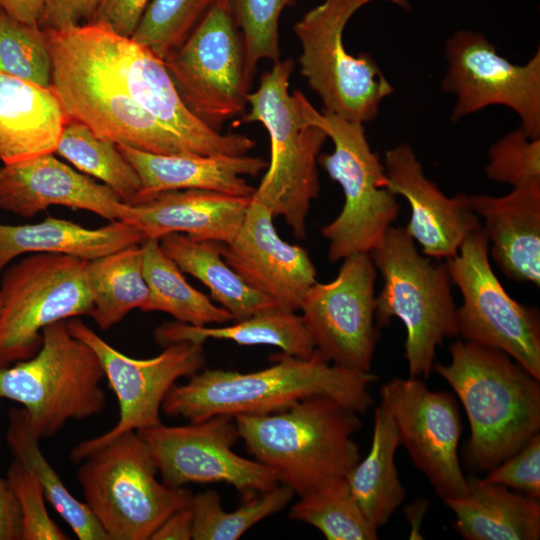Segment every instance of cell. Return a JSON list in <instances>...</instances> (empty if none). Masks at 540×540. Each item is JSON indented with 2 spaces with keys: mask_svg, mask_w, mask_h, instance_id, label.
I'll use <instances>...</instances> for the list:
<instances>
[{
  "mask_svg": "<svg viewBox=\"0 0 540 540\" xmlns=\"http://www.w3.org/2000/svg\"><path fill=\"white\" fill-rule=\"evenodd\" d=\"M55 153L78 171L103 182L124 203L139 202L141 180L135 168L116 143L97 136L82 122L68 117Z\"/></svg>",
  "mask_w": 540,
  "mask_h": 540,
  "instance_id": "obj_35",
  "label": "cell"
},
{
  "mask_svg": "<svg viewBox=\"0 0 540 540\" xmlns=\"http://www.w3.org/2000/svg\"><path fill=\"white\" fill-rule=\"evenodd\" d=\"M118 148L140 177L138 203L162 192L187 189L251 197L255 188L244 176H257L268 166L262 157L246 154L160 155L125 145H118Z\"/></svg>",
  "mask_w": 540,
  "mask_h": 540,
  "instance_id": "obj_25",
  "label": "cell"
},
{
  "mask_svg": "<svg viewBox=\"0 0 540 540\" xmlns=\"http://www.w3.org/2000/svg\"><path fill=\"white\" fill-rule=\"evenodd\" d=\"M128 205L103 183L45 153L0 167V209L31 218L51 206L95 213L124 221Z\"/></svg>",
  "mask_w": 540,
  "mask_h": 540,
  "instance_id": "obj_22",
  "label": "cell"
},
{
  "mask_svg": "<svg viewBox=\"0 0 540 540\" xmlns=\"http://www.w3.org/2000/svg\"><path fill=\"white\" fill-rule=\"evenodd\" d=\"M99 0H45L42 29H61L91 22Z\"/></svg>",
  "mask_w": 540,
  "mask_h": 540,
  "instance_id": "obj_45",
  "label": "cell"
},
{
  "mask_svg": "<svg viewBox=\"0 0 540 540\" xmlns=\"http://www.w3.org/2000/svg\"><path fill=\"white\" fill-rule=\"evenodd\" d=\"M464 495L443 499L455 516L453 528L465 540H538L540 499L467 478Z\"/></svg>",
  "mask_w": 540,
  "mask_h": 540,
  "instance_id": "obj_28",
  "label": "cell"
},
{
  "mask_svg": "<svg viewBox=\"0 0 540 540\" xmlns=\"http://www.w3.org/2000/svg\"><path fill=\"white\" fill-rule=\"evenodd\" d=\"M1 310H2V300H1V296H0V315H1Z\"/></svg>",
  "mask_w": 540,
  "mask_h": 540,
  "instance_id": "obj_50",
  "label": "cell"
},
{
  "mask_svg": "<svg viewBox=\"0 0 540 540\" xmlns=\"http://www.w3.org/2000/svg\"><path fill=\"white\" fill-rule=\"evenodd\" d=\"M400 446L395 422L380 404L374 409L369 453L346 475L350 491L367 519L377 529L385 525L406 499L395 464Z\"/></svg>",
  "mask_w": 540,
  "mask_h": 540,
  "instance_id": "obj_31",
  "label": "cell"
},
{
  "mask_svg": "<svg viewBox=\"0 0 540 540\" xmlns=\"http://www.w3.org/2000/svg\"><path fill=\"white\" fill-rule=\"evenodd\" d=\"M51 86L69 118L118 145L160 155L192 154L185 143L77 51L58 29H43Z\"/></svg>",
  "mask_w": 540,
  "mask_h": 540,
  "instance_id": "obj_12",
  "label": "cell"
},
{
  "mask_svg": "<svg viewBox=\"0 0 540 540\" xmlns=\"http://www.w3.org/2000/svg\"><path fill=\"white\" fill-rule=\"evenodd\" d=\"M491 256L510 279L540 286V184L503 196L470 195Z\"/></svg>",
  "mask_w": 540,
  "mask_h": 540,
  "instance_id": "obj_24",
  "label": "cell"
},
{
  "mask_svg": "<svg viewBox=\"0 0 540 540\" xmlns=\"http://www.w3.org/2000/svg\"><path fill=\"white\" fill-rule=\"evenodd\" d=\"M377 1L411 10L409 0H323L293 26L301 46L300 74L319 96L322 111L362 124L378 116L394 88L370 53L350 54L343 38L352 16Z\"/></svg>",
  "mask_w": 540,
  "mask_h": 540,
  "instance_id": "obj_10",
  "label": "cell"
},
{
  "mask_svg": "<svg viewBox=\"0 0 540 540\" xmlns=\"http://www.w3.org/2000/svg\"><path fill=\"white\" fill-rule=\"evenodd\" d=\"M486 176L516 187L540 184V139L529 137L521 128L508 132L488 150Z\"/></svg>",
  "mask_w": 540,
  "mask_h": 540,
  "instance_id": "obj_41",
  "label": "cell"
},
{
  "mask_svg": "<svg viewBox=\"0 0 540 540\" xmlns=\"http://www.w3.org/2000/svg\"><path fill=\"white\" fill-rule=\"evenodd\" d=\"M295 493L279 484L275 488L244 500L243 505L226 511L221 505L219 494L208 490L193 495L192 539L236 540L256 523L282 510Z\"/></svg>",
  "mask_w": 540,
  "mask_h": 540,
  "instance_id": "obj_37",
  "label": "cell"
},
{
  "mask_svg": "<svg viewBox=\"0 0 540 540\" xmlns=\"http://www.w3.org/2000/svg\"><path fill=\"white\" fill-rule=\"evenodd\" d=\"M274 364L248 373L204 369L182 385H173L161 411L169 417L197 422L214 415H263L287 409L313 396L331 398L365 413L374 403L372 372H360L329 362L315 349L307 358L276 354Z\"/></svg>",
  "mask_w": 540,
  "mask_h": 540,
  "instance_id": "obj_1",
  "label": "cell"
},
{
  "mask_svg": "<svg viewBox=\"0 0 540 540\" xmlns=\"http://www.w3.org/2000/svg\"><path fill=\"white\" fill-rule=\"evenodd\" d=\"M273 218L268 206L251 197L237 235L230 243L221 244V254L248 285L280 308L296 312L317 282V271L305 248L278 235Z\"/></svg>",
  "mask_w": 540,
  "mask_h": 540,
  "instance_id": "obj_20",
  "label": "cell"
},
{
  "mask_svg": "<svg viewBox=\"0 0 540 540\" xmlns=\"http://www.w3.org/2000/svg\"><path fill=\"white\" fill-rule=\"evenodd\" d=\"M192 528L193 513L189 505L172 513L153 533L150 540H190Z\"/></svg>",
  "mask_w": 540,
  "mask_h": 540,
  "instance_id": "obj_47",
  "label": "cell"
},
{
  "mask_svg": "<svg viewBox=\"0 0 540 540\" xmlns=\"http://www.w3.org/2000/svg\"><path fill=\"white\" fill-rule=\"evenodd\" d=\"M137 432L152 454L162 483L168 487L223 482L236 488L246 500L279 485L269 467L233 451L240 437L232 416L214 415L181 426L161 423Z\"/></svg>",
  "mask_w": 540,
  "mask_h": 540,
  "instance_id": "obj_17",
  "label": "cell"
},
{
  "mask_svg": "<svg viewBox=\"0 0 540 540\" xmlns=\"http://www.w3.org/2000/svg\"><path fill=\"white\" fill-rule=\"evenodd\" d=\"M154 337L163 347L180 341L203 344L208 339H216L244 346H275L283 353L301 358H307L315 351L302 316L280 307L258 312L228 326L208 327L178 321L166 322L155 329Z\"/></svg>",
  "mask_w": 540,
  "mask_h": 540,
  "instance_id": "obj_30",
  "label": "cell"
},
{
  "mask_svg": "<svg viewBox=\"0 0 540 540\" xmlns=\"http://www.w3.org/2000/svg\"><path fill=\"white\" fill-rule=\"evenodd\" d=\"M149 0H99L91 22L103 24L114 32L131 37Z\"/></svg>",
  "mask_w": 540,
  "mask_h": 540,
  "instance_id": "obj_44",
  "label": "cell"
},
{
  "mask_svg": "<svg viewBox=\"0 0 540 540\" xmlns=\"http://www.w3.org/2000/svg\"><path fill=\"white\" fill-rule=\"evenodd\" d=\"M105 377L94 350L74 337L67 320L42 330V344L31 358L0 368V398L20 403L39 440L56 435L69 420L103 411Z\"/></svg>",
  "mask_w": 540,
  "mask_h": 540,
  "instance_id": "obj_7",
  "label": "cell"
},
{
  "mask_svg": "<svg viewBox=\"0 0 540 540\" xmlns=\"http://www.w3.org/2000/svg\"><path fill=\"white\" fill-rule=\"evenodd\" d=\"M143 275L149 290L144 312H164L178 322L207 326L233 320L223 307L192 287L176 263L162 250L159 240L148 238L141 243Z\"/></svg>",
  "mask_w": 540,
  "mask_h": 540,
  "instance_id": "obj_33",
  "label": "cell"
},
{
  "mask_svg": "<svg viewBox=\"0 0 540 540\" xmlns=\"http://www.w3.org/2000/svg\"><path fill=\"white\" fill-rule=\"evenodd\" d=\"M86 263L66 254L34 253L5 268L0 277V368L35 355L46 326L91 315Z\"/></svg>",
  "mask_w": 540,
  "mask_h": 540,
  "instance_id": "obj_11",
  "label": "cell"
},
{
  "mask_svg": "<svg viewBox=\"0 0 540 540\" xmlns=\"http://www.w3.org/2000/svg\"><path fill=\"white\" fill-rule=\"evenodd\" d=\"M429 503L428 501L424 499H418L414 503H412L409 507L406 508V516L407 520L411 523V536H414L413 539L419 538L420 536L418 529L420 527L421 521L425 515V512L427 511Z\"/></svg>",
  "mask_w": 540,
  "mask_h": 540,
  "instance_id": "obj_49",
  "label": "cell"
},
{
  "mask_svg": "<svg viewBox=\"0 0 540 540\" xmlns=\"http://www.w3.org/2000/svg\"><path fill=\"white\" fill-rule=\"evenodd\" d=\"M160 246L180 270L201 281L211 297L226 309L234 321L279 307L270 297L248 285L224 260L221 244L195 240L181 233L159 239Z\"/></svg>",
  "mask_w": 540,
  "mask_h": 540,
  "instance_id": "obj_29",
  "label": "cell"
},
{
  "mask_svg": "<svg viewBox=\"0 0 540 540\" xmlns=\"http://www.w3.org/2000/svg\"><path fill=\"white\" fill-rule=\"evenodd\" d=\"M234 419L247 451L299 496L346 477L361 459L353 438L362 427L358 413L328 397H308L279 412Z\"/></svg>",
  "mask_w": 540,
  "mask_h": 540,
  "instance_id": "obj_3",
  "label": "cell"
},
{
  "mask_svg": "<svg viewBox=\"0 0 540 540\" xmlns=\"http://www.w3.org/2000/svg\"><path fill=\"white\" fill-rule=\"evenodd\" d=\"M383 164L388 189L405 198L411 209L404 228L425 256L435 260L453 257L466 237L482 227L471 207L470 195L446 196L426 176L408 144L388 149Z\"/></svg>",
  "mask_w": 540,
  "mask_h": 540,
  "instance_id": "obj_21",
  "label": "cell"
},
{
  "mask_svg": "<svg viewBox=\"0 0 540 540\" xmlns=\"http://www.w3.org/2000/svg\"><path fill=\"white\" fill-rule=\"evenodd\" d=\"M448 364L435 370L462 403L470 426L463 454L467 468L488 472L540 430V380L505 352L457 340Z\"/></svg>",
  "mask_w": 540,
  "mask_h": 540,
  "instance_id": "obj_2",
  "label": "cell"
},
{
  "mask_svg": "<svg viewBox=\"0 0 540 540\" xmlns=\"http://www.w3.org/2000/svg\"><path fill=\"white\" fill-rule=\"evenodd\" d=\"M250 201L251 197L208 190L167 191L129 204L125 222L141 231L145 239L181 233L195 240L227 244L237 235Z\"/></svg>",
  "mask_w": 540,
  "mask_h": 540,
  "instance_id": "obj_23",
  "label": "cell"
},
{
  "mask_svg": "<svg viewBox=\"0 0 540 540\" xmlns=\"http://www.w3.org/2000/svg\"><path fill=\"white\" fill-rule=\"evenodd\" d=\"M45 0H0V8L11 17L30 24H38Z\"/></svg>",
  "mask_w": 540,
  "mask_h": 540,
  "instance_id": "obj_48",
  "label": "cell"
},
{
  "mask_svg": "<svg viewBox=\"0 0 540 540\" xmlns=\"http://www.w3.org/2000/svg\"><path fill=\"white\" fill-rule=\"evenodd\" d=\"M299 0H225L241 33L246 75L251 83L261 60H280L279 22L285 8Z\"/></svg>",
  "mask_w": 540,
  "mask_h": 540,
  "instance_id": "obj_39",
  "label": "cell"
},
{
  "mask_svg": "<svg viewBox=\"0 0 540 540\" xmlns=\"http://www.w3.org/2000/svg\"><path fill=\"white\" fill-rule=\"evenodd\" d=\"M295 63L279 60L247 95L245 123L260 122L270 137V163L252 198L281 216L297 239L306 237L310 206L320 193L318 157L328 139L304 117L298 92L289 93Z\"/></svg>",
  "mask_w": 540,
  "mask_h": 540,
  "instance_id": "obj_4",
  "label": "cell"
},
{
  "mask_svg": "<svg viewBox=\"0 0 540 540\" xmlns=\"http://www.w3.org/2000/svg\"><path fill=\"white\" fill-rule=\"evenodd\" d=\"M0 72L51 86V57L43 29L17 20L1 8Z\"/></svg>",
  "mask_w": 540,
  "mask_h": 540,
  "instance_id": "obj_40",
  "label": "cell"
},
{
  "mask_svg": "<svg viewBox=\"0 0 540 540\" xmlns=\"http://www.w3.org/2000/svg\"><path fill=\"white\" fill-rule=\"evenodd\" d=\"M6 442L13 459L25 466L40 484L45 498L79 540H109L86 503L76 499L43 455L40 440L32 433L26 411L12 408L8 414Z\"/></svg>",
  "mask_w": 540,
  "mask_h": 540,
  "instance_id": "obj_34",
  "label": "cell"
},
{
  "mask_svg": "<svg viewBox=\"0 0 540 540\" xmlns=\"http://www.w3.org/2000/svg\"><path fill=\"white\" fill-rule=\"evenodd\" d=\"M379 395L391 414L400 445L442 499L467 492L458 447L463 430L457 399L430 390L421 378H394Z\"/></svg>",
  "mask_w": 540,
  "mask_h": 540,
  "instance_id": "obj_19",
  "label": "cell"
},
{
  "mask_svg": "<svg viewBox=\"0 0 540 540\" xmlns=\"http://www.w3.org/2000/svg\"><path fill=\"white\" fill-rule=\"evenodd\" d=\"M369 255L383 278L376 325L387 327L394 317L402 321L409 376L427 379L437 347L459 337L446 264L422 255L404 227L391 226Z\"/></svg>",
  "mask_w": 540,
  "mask_h": 540,
  "instance_id": "obj_5",
  "label": "cell"
},
{
  "mask_svg": "<svg viewBox=\"0 0 540 540\" xmlns=\"http://www.w3.org/2000/svg\"><path fill=\"white\" fill-rule=\"evenodd\" d=\"M68 116L52 86L0 72V162L55 153Z\"/></svg>",
  "mask_w": 540,
  "mask_h": 540,
  "instance_id": "obj_26",
  "label": "cell"
},
{
  "mask_svg": "<svg viewBox=\"0 0 540 540\" xmlns=\"http://www.w3.org/2000/svg\"><path fill=\"white\" fill-rule=\"evenodd\" d=\"M221 0H151L131 38L164 60Z\"/></svg>",
  "mask_w": 540,
  "mask_h": 540,
  "instance_id": "obj_38",
  "label": "cell"
},
{
  "mask_svg": "<svg viewBox=\"0 0 540 540\" xmlns=\"http://www.w3.org/2000/svg\"><path fill=\"white\" fill-rule=\"evenodd\" d=\"M445 264L462 296L456 308L458 336L505 352L540 380L539 311L506 292L492 269L482 227L470 233Z\"/></svg>",
  "mask_w": 540,
  "mask_h": 540,
  "instance_id": "obj_13",
  "label": "cell"
},
{
  "mask_svg": "<svg viewBox=\"0 0 540 540\" xmlns=\"http://www.w3.org/2000/svg\"><path fill=\"white\" fill-rule=\"evenodd\" d=\"M21 512L7 480L0 477V540H21Z\"/></svg>",
  "mask_w": 540,
  "mask_h": 540,
  "instance_id": "obj_46",
  "label": "cell"
},
{
  "mask_svg": "<svg viewBox=\"0 0 540 540\" xmlns=\"http://www.w3.org/2000/svg\"><path fill=\"white\" fill-rule=\"evenodd\" d=\"M445 57L441 89L455 97L453 122L499 105L515 112L529 137L540 139L539 48L525 64H514L484 34L459 29L447 38Z\"/></svg>",
  "mask_w": 540,
  "mask_h": 540,
  "instance_id": "obj_16",
  "label": "cell"
},
{
  "mask_svg": "<svg viewBox=\"0 0 540 540\" xmlns=\"http://www.w3.org/2000/svg\"><path fill=\"white\" fill-rule=\"evenodd\" d=\"M85 58L197 155H244L255 145L243 134H223L182 101L164 61L131 37L95 22L58 29Z\"/></svg>",
  "mask_w": 540,
  "mask_h": 540,
  "instance_id": "obj_8",
  "label": "cell"
},
{
  "mask_svg": "<svg viewBox=\"0 0 540 540\" xmlns=\"http://www.w3.org/2000/svg\"><path fill=\"white\" fill-rule=\"evenodd\" d=\"M67 327L97 354L119 403V420L114 427L71 450L70 459L75 464L124 433L161 424L160 411L168 391L178 379L191 377L205 365L202 343L180 341L165 346L155 357L136 359L112 347L77 317L68 319Z\"/></svg>",
  "mask_w": 540,
  "mask_h": 540,
  "instance_id": "obj_14",
  "label": "cell"
},
{
  "mask_svg": "<svg viewBox=\"0 0 540 540\" xmlns=\"http://www.w3.org/2000/svg\"><path fill=\"white\" fill-rule=\"evenodd\" d=\"M163 61L184 104L209 127L218 130L244 111L251 83L242 36L225 0Z\"/></svg>",
  "mask_w": 540,
  "mask_h": 540,
  "instance_id": "obj_15",
  "label": "cell"
},
{
  "mask_svg": "<svg viewBox=\"0 0 540 540\" xmlns=\"http://www.w3.org/2000/svg\"><path fill=\"white\" fill-rule=\"evenodd\" d=\"M85 277L93 303L90 316L100 329H110L134 309L144 311L149 290L141 244L87 261Z\"/></svg>",
  "mask_w": 540,
  "mask_h": 540,
  "instance_id": "obj_32",
  "label": "cell"
},
{
  "mask_svg": "<svg viewBox=\"0 0 540 540\" xmlns=\"http://www.w3.org/2000/svg\"><path fill=\"white\" fill-rule=\"evenodd\" d=\"M337 276L314 283L300 310L315 349L341 367L371 372L381 332L376 325V268L369 253L342 260Z\"/></svg>",
  "mask_w": 540,
  "mask_h": 540,
  "instance_id": "obj_18",
  "label": "cell"
},
{
  "mask_svg": "<svg viewBox=\"0 0 540 540\" xmlns=\"http://www.w3.org/2000/svg\"><path fill=\"white\" fill-rule=\"evenodd\" d=\"M483 479L540 499V433L532 436L515 454L490 469Z\"/></svg>",
  "mask_w": 540,
  "mask_h": 540,
  "instance_id": "obj_43",
  "label": "cell"
},
{
  "mask_svg": "<svg viewBox=\"0 0 540 540\" xmlns=\"http://www.w3.org/2000/svg\"><path fill=\"white\" fill-rule=\"evenodd\" d=\"M144 240L141 231L124 221H110L99 228L52 216L34 224L0 223V277L25 254L60 253L89 261Z\"/></svg>",
  "mask_w": 540,
  "mask_h": 540,
  "instance_id": "obj_27",
  "label": "cell"
},
{
  "mask_svg": "<svg viewBox=\"0 0 540 540\" xmlns=\"http://www.w3.org/2000/svg\"><path fill=\"white\" fill-rule=\"evenodd\" d=\"M7 480L16 496L21 512V540H67L69 537L49 516L45 495L33 474L13 459Z\"/></svg>",
  "mask_w": 540,
  "mask_h": 540,
  "instance_id": "obj_42",
  "label": "cell"
},
{
  "mask_svg": "<svg viewBox=\"0 0 540 540\" xmlns=\"http://www.w3.org/2000/svg\"><path fill=\"white\" fill-rule=\"evenodd\" d=\"M289 517L315 527L328 540L378 539V529L364 515L346 477L329 480L301 495Z\"/></svg>",
  "mask_w": 540,
  "mask_h": 540,
  "instance_id": "obj_36",
  "label": "cell"
},
{
  "mask_svg": "<svg viewBox=\"0 0 540 540\" xmlns=\"http://www.w3.org/2000/svg\"><path fill=\"white\" fill-rule=\"evenodd\" d=\"M306 120L321 128L334 149L320 154V165L337 182L344 204L337 217L322 227L328 241V259L338 262L355 253H370L396 220L400 206L388 189L384 164L372 150L364 124L318 111L298 91Z\"/></svg>",
  "mask_w": 540,
  "mask_h": 540,
  "instance_id": "obj_6",
  "label": "cell"
},
{
  "mask_svg": "<svg viewBox=\"0 0 540 540\" xmlns=\"http://www.w3.org/2000/svg\"><path fill=\"white\" fill-rule=\"evenodd\" d=\"M80 463L77 479L85 503L109 540H150L172 513L191 504L190 490L157 480L155 461L137 431L122 434Z\"/></svg>",
  "mask_w": 540,
  "mask_h": 540,
  "instance_id": "obj_9",
  "label": "cell"
}]
</instances>
